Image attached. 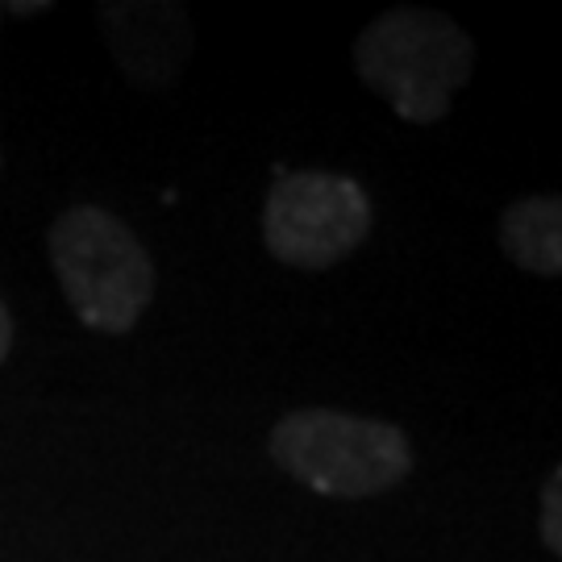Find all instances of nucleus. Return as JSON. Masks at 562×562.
<instances>
[{"label":"nucleus","mask_w":562,"mask_h":562,"mask_svg":"<svg viewBox=\"0 0 562 562\" xmlns=\"http://www.w3.org/2000/svg\"><path fill=\"white\" fill-rule=\"evenodd\" d=\"M9 350H13V313H9V304L0 296V362L9 359Z\"/></svg>","instance_id":"obj_8"},{"label":"nucleus","mask_w":562,"mask_h":562,"mask_svg":"<svg viewBox=\"0 0 562 562\" xmlns=\"http://www.w3.org/2000/svg\"><path fill=\"white\" fill-rule=\"evenodd\" d=\"M13 13H46V4L42 0H30V4H9Z\"/></svg>","instance_id":"obj_9"},{"label":"nucleus","mask_w":562,"mask_h":562,"mask_svg":"<svg viewBox=\"0 0 562 562\" xmlns=\"http://www.w3.org/2000/svg\"><path fill=\"white\" fill-rule=\"evenodd\" d=\"M542 546L550 554H562V471L554 467L542 487Z\"/></svg>","instance_id":"obj_7"},{"label":"nucleus","mask_w":562,"mask_h":562,"mask_svg":"<svg viewBox=\"0 0 562 562\" xmlns=\"http://www.w3.org/2000/svg\"><path fill=\"white\" fill-rule=\"evenodd\" d=\"M101 34L117 67L138 88H167L192 59V18L171 0H104Z\"/></svg>","instance_id":"obj_5"},{"label":"nucleus","mask_w":562,"mask_h":562,"mask_svg":"<svg viewBox=\"0 0 562 562\" xmlns=\"http://www.w3.org/2000/svg\"><path fill=\"white\" fill-rule=\"evenodd\" d=\"M63 296L80 325L130 334L155 301V262L130 225L97 204H71L46 234Z\"/></svg>","instance_id":"obj_2"},{"label":"nucleus","mask_w":562,"mask_h":562,"mask_svg":"<svg viewBox=\"0 0 562 562\" xmlns=\"http://www.w3.org/2000/svg\"><path fill=\"white\" fill-rule=\"evenodd\" d=\"M504 255L521 271L559 276L562 271V201L559 196H521L501 217Z\"/></svg>","instance_id":"obj_6"},{"label":"nucleus","mask_w":562,"mask_h":562,"mask_svg":"<svg viewBox=\"0 0 562 562\" xmlns=\"http://www.w3.org/2000/svg\"><path fill=\"white\" fill-rule=\"evenodd\" d=\"M355 67L359 80L396 109V117L434 125L471 83L475 38L442 13L392 9L359 34Z\"/></svg>","instance_id":"obj_1"},{"label":"nucleus","mask_w":562,"mask_h":562,"mask_svg":"<svg viewBox=\"0 0 562 562\" xmlns=\"http://www.w3.org/2000/svg\"><path fill=\"white\" fill-rule=\"evenodd\" d=\"M0 162H4V155H0Z\"/></svg>","instance_id":"obj_10"},{"label":"nucleus","mask_w":562,"mask_h":562,"mask_svg":"<svg viewBox=\"0 0 562 562\" xmlns=\"http://www.w3.org/2000/svg\"><path fill=\"white\" fill-rule=\"evenodd\" d=\"M271 459L296 483L334 501L392 492L413 471V442L401 425L341 408H296L271 429Z\"/></svg>","instance_id":"obj_3"},{"label":"nucleus","mask_w":562,"mask_h":562,"mask_svg":"<svg viewBox=\"0 0 562 562\" xmlns=\"http://www.w3.org/2000/svg\"><path fill=\"white\" fill-rule=\"evenodd\" d=\"M371 234V196L334 171H283L262 204L271 259L296 271H325L350 259Z\"/></svg>","instance_id":"obj_4"}]
</instances>
